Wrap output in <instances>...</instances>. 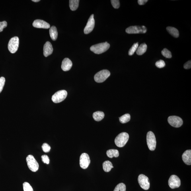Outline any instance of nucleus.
I'll list each match as a JSON object with an SVG mask.
<instances>
[{
    "label": "nucleus",
    "instance_id": "1",
    "mask_svg": "<svg viewBox=\"0 0 191 191\" xmlns=\"http://www.w3.org/2000/svg\"><path fill=\"white\" fill-rule=\"evenodd\" d=\"M110 44L106 42L94 45L91 47L90 49L95 54H100L106 52L110 48Z\"/></svg>",
    "mask_w": 191,
    "mask_h": 191
},
{
    "label": "nucleus",
    "instance_id": "2",
    "mask_svg": "<svg viewBox=\"0 0 191 191\" xmlns=\"http://www.w3.org/2000/svg\"><path fill=\"white\" fill-rule=\"evenodd\" d=\"M129 135L126 132H123L120 133L115 139V143L119 147H124L129 139Z\"/></svg>",
    "mask_w": 191,
    "mask_h": 191
},
{
    "label": "nucleus",
    "instance_id": "3",
    "mask_svg": "<svg viewBox=\"0 0 191 191\" xmlns=\"http://www.w3.org/2000/svg\"><path fill=\"white\" fill-rule=\"evenodd\" d=\"M27 163L29 168L32 172H36L39 168V165L37 161L32 155H28L26 159Z\"/></svg>",
    "mask_w": 191,
    "mask_h": 191
},
{
    "label": "nucleus",
    "instance_id": "4",
    "mask_svg": "<svg viewBox=\"0 0 191 191\" xmlns=\"http://www.w3.org/2000/svg\"><path fill=\"white\" fill-rule=\"evenodd\" d=\"M110 73L107 70H103L98 72L94 76V81L98 83L103 82L110 76Z\"/></svg>",
    "mask_w": 191,
    "mask_h": 191
},
{
    "label": "nucleus",
    "instance_id": "5",
    "mask_svg": "<svg viewBox=\"0 0 191 191\" xmlns=\"http://www.w3.org/2000/svg\"><path fill=\"white\" fill-rule=\"evenodd\" d=\"M147 142L148 146L150 150L154 151L156 148L157 142L155 135L151 131H149L147 133Z\"/></svg>",
    "mask_w": 191,
    "mask_h": 191
},
{
    "label": "nucleus",
    "instance_id": "6",
    "mask_svg": "<svg viewBox=\"0 0 191 191\" xmlns=\"http://www.w3.org/2000/svg\"><path fill=\"white\" fill-rule=\"evenodd\" d=\"M19 40L18 37H14L10 40L8 49L10 53L14 54L17 51L19 46Z\"/></svg>",
    "mask_w": 191,
    "mask_h": 191
},
{
    "label": "nucleus",
    "instance_id": "7",
    "mask_svg": "<svg viewBox=\"0 0 191 191\" xmlns=\"http://www.w3.org/2000/svg\"><path fill=\"white\" fill-rule=\"evenodd\" d=\"M67 95V92L65 90H60L52 96V101L55 103H59L64 100Z\"/></svg>",
    "mask_w": 191,
    "mask_h": 191
},
{
    "label": "nucleus",
    "instance_id": "8",
    "mask_svg": "<svg viewBox=\"0 0 191 191\" xmlns=\"http://www.w3.org/2000/svg\"><path fill=\"white\" fill-rule=\"evenodd\" d=\"M147 31V28L145 26H132L126 30V32L128 34L145 33Z\"/></svg>",
    "mask_w": 191,
    "mask_h": 191
},
{
    "label": "nucleus",
    "instance_id": "9",
    "mask_svg": "<svg viewBox=\"0 0 191 191\" xmlns=\"http://www.w3.org/2000/svg\"><path fill=\"white\" fill-rule=\"evenodd\" d=\"M139 185L141 188L145 190H148L150 186L149 180L147 176L143 174L139 175L138 179Z\"/></svg>",
    "mask_w": 191,
    "mask_h": 191
},
{
    "label": "nucleus",
    "instance_id": "10",
    "mask_svg": "<svg viewBox=\"0 0 191 191\" xmlns=\"http://www.w3.org/2000/svg\"><path fill=\"white\" fill-rule=\"evenodd\" d=\"M168 122L171 126L176 128L181 127L183 124L181 118L176 116H171L168 118Z\"/></svg>",
    "mask_w": 191,
    "mask_h": 191
},
{
    "label": "nucleus",
    "instance_id": "11",
    "mask_svg": "<svg viewBox=\"0 0 191 191\" xmlns=\"http://www.w3.org/2000/svg\"><path fill=\"white\" fill-rule=\"evenodd\" d=\"M90 163V158L89 155L86 153H82L80 157V165L84 169L89 167Z\"/></svg>",
    "mask_w": 191,
    "mask_h": 191
},
{
    "label": "nucleus",
    "instance_id": "12",
    "mask_svg": "<svg viewBox=\"0 0 191 191\" xmlns=\"http://www.w3.org/2000/svg\"><path fill=\"white\" fill-rule=\"evenodd\" d=\"M168 184L170 188L174 189L179 187L181 182L180 178L177 176L172 175L168 180Z\"/></svg>",
    "mask_w": 191,
    "mask_h": 191
},
{
    "label": "nucleus",
    "instance_id": "13",
    "mask_svg": "<svg viewBox=\"0 0 191 191\" xmlns=\"http://www.w3.org/2000/svg\"><path fill=\"white\" fill-rule=\"evenodd\" d=\"M95 25V21L94 18V14H92L88 20L87 25L84 29V33L85 34H88L93 30Z\"/></svg>",
    "mask_w": 191,
    "mask_h": 191
},
{
    "label": "nucleus",
    "instance_id": "14",
    "mask_svg": "<svg viewBox=\"0 0 191 191\" xmlns=\"http://www.w3.org/2000/svg\"><path fill=\"white\" fill-rule=\"evenodd\" d=\"M34 27L39 28L49 29L50 28V25L49 23L41 20H36L33 23Z\"/></svg>",
    "mask_w": 191,
    "mask_h": 191
},
{
    "label": "nucleus",
    "instance_id": "15",
    "mask_svg": "<svg viewBox=\"0 0 191 191\" xmlns=\"http://www.w3.org/2000/svg\"><path fill=\"white\" fill-rule=\"evenodd\" d=\"M53 48L52 44L49 42H47L44 45L43 48V54L47 57L52 54Z\"/></svg>",
    "mask_w": 191,
    "mask_h": 191
},
{
    "label": "nucleus",
    "instance_id": "16",
    "mask_svg": "<svg viewBox=\"0 0 191 191\" xmlns=\"http://www.w3.org/2000/svg\"><path fill=\"white\" fill-rule=\"evenodd\" d=\"M72 65V62L70 59L67 58H65L62 63V69L64 71H68L71 68Z\"/></svg>",
    "mask_w": 191,
    "mask_h": 191
},
{
    "label": "nucleus",
    "instance_id": "17",
    "mask_svg": "<svg viewBox=\"0 0 191 191\" xmlns=\"http://www.w3.org/2000/svg\"><path fill=\"white\" fill-rule=\"evenodd\" d=\"M183 161L187 165H191V150H188L183 154L182 155Z\"/></svg>",
    "mask_w": 191,
    "mask_h": 191
},
{
    "label": "nucleus",
    "instance_id": "18",
    "mask_svg": "<svg viewBox=\"0 0 191 191\" xmlns=\"http://www.w3.org/2000/svg\"><path fill=\"white\" fill-rule=\"evenodd\" d=\"M49 33L52 40L55 41L57 40V36H58V32H57L56 27L53 26L50 28L49 30Z\"/></svg>",
    "mask_w": 191,
    "mask_h": 191
},
{
    "label": "nucleus",
    "instance_id": "19",
    "mask_svg": "<svg viewBox=\"0 0 191 191\" xmlns=\"http://www.w3.org/2000/svg\"><path fill=\"white\" fill-rule=\"evenodd\" d=\"M167 31L174 37L177 38L179 36V32L177 29L172 27H168L166 28Z\"/></svg>",
    "mask_w": 191,
    "mask_h": 191
},
{
    "label": "nucleus",
    "instance_id": "20",
    "mask_svg": "<svg viewBox=\"0 0 191 191\" xmlns=\"http://www.w3.org/2000/svg\"><path fill=\"white\" fill-rule=\"evenodd\" d=\"M107 155L109 158H112L113 157L117 158L119 154L118 150L111 149L108 150L106 152Z\"/></svg>",
    "mask_w": 191,
    "mask_h": 191
},
{
    "label": "nucleus",
    "instance_id": "21",
    "mask_svg": "<svg viewBox=\"0 0 191 191\" xmlns=\"http://www.w3.org/2000/svg\"><path fill=\"white\" fill-rule=\"evenodd\" d=\"M104 117V114L103 112L97 111L94 112L93 114L94 119L97 122H99L103 119Z\"/></svg>",
    "mask_w": 191,
    "mask_h": 191
},
{
    "label": "nucleus",
    "instance_id": "22",
    "mask_svg": "<svg viewBox=\"0 0 191 191\" xmlns=\"http://www.w3.org/2000/svg\"><path fill=\"white\" fill-rule=\"evenodd\" d=\"M113 167L112 163L109 161H105L103 163V169L105 172H109Z\"/></svg>",
    "mask_w": 191,
    "mask_h": 191
},
{
    "label": "nucleus",
    "instance_id": "23",
    "mask_svg": "<svg viewBox=\"0 0 191 191\" xmlns=\"http://www.w3.org/2000/svg\"><path fill=\"white\" fill-rule=\"evenodd\" d=\"M147 48V45L145 43L141 44L138 47L137 51V54L138 55H143L146 51Z\"/></svg>",
    "mask_w": 191,
    "mask_h": 191
},
{
    "label": "nucleus",
    "instance_id": "24",
    "mask_svg": "<svg viewBox=\"0 0 191 191\" xmlns=\"http://www.w3.org/2000/svg\"><path fill=\"white\" fill-rule=\"evenodd\" d=\"M79 2V0H70L69 1L70 8L72 11H75L78 9Z\"/></svg>",
    "mask_w": 191,
    "mask_h": 191
},
{
    "label": "nucleus",
    "instance_id": "25",
    "mask_svg": "<svg viewBox=\"0 0 191 191\" xmlns=\"http://www.w3.org/2000/svg\"><path fill=\"white\" fill-rule=\"evenodd\" d=\"M131 119V116L130 114H126L119 118V121L122 124H125L130 121Z\"/></svg>",
    "mask_w": 191,
    "mask_h": 191
},
{
    "label": "nucleus",
    "instance_id": "26",
    "mask_svg": "<svg viewBox=\"0 0 191 191\" xmlns=\"http://www.w3.org/2000/svg\"><path fill=\"white\" fill-rule=\"evenodd\" d=\"M138 47V43H135L133 44L131 48L129 50V55L130 56H132L134 53L137 51V49Z\"/></svg>",
    "mask_w": 191,
    "mask_h": 191
},
{
    "label": "nucleus",
    "instance_id": "27",
    "mask_svg": "<svg viewBox=\"0 0 191 191\" xmlns=\"http://www.w3.org/2000/svg\"><path fill=\"white\" fill-rule=\"evenodd\" d=\"M126 185L124 183H120L116 186L114 191H126Z\"/></svg>",
    "mask_w": 191,
    "mask_h": 191
},
{
    "label": "nucleus",
    "instance_id": "28",
    "mask_svg": "<svg viewBox=\"0 0 191 191\" xmlns=\"http://www.w3.org/2000/svg\"><path fill=\"white\" fill-rule=\"evenodd\" d=\"M161 54L166 58L170 59L172 57L171 52L167 49H164L161 51Z\"/></svg>",
    "mask_w": 191,
    "mask_h": 191
},
{
    "label": "nucleus",
    "instance_id": "29",
    "mask_svg": "<svg viewBox=\"0 0 191 191\" xmlns=\"http://www.w3.org/2000/svg\"><path fill=\"white\" fill-rule=\"evenodd\" d=\"M23 186L24 191H33V189L28 183L24 182Z\"/></svg>",
    "mask_w": 191,
    "mask_h": 191
},
{
    "label": "nucleus",
    "instance_id": "30",
    "mask_svg": "<svg viewBox=\"0 0 191 191\" xmlns=\"http://www.w3.org/2000/svg\"><path fill=\"white\" fill-rule=\"evenodd\" d=\"M42 148L45 153H48L50 151L51 147L48 143H44L42 145Z\"/></svg>",
    "mask_w": 191,
    "mask_h": 191
},
{
    "label": "nucleus",
    "instance_id": "31",
    "mask_svg": "<svg viewBox=\"0 0 191 191\" xmlns=\"http://www.w3.org/2000/svg\"><path fill=\"white\" fill-rule=\"evenodd\" d=\"M155 65L158 68H163L165 66V63L163 60H160L156 62L155 63Z\"/></svg>",
    "mask_w": 191,
    "mask_h": 191
},
{
    "label": "nucleus",
    "instance_id": "32",
    "mask_svg": "<svg viewBox=\"0 0 191 191\" xmlns=\"http://www.w3.org/2000/svg\"><path fill=\"white\" fill-rule=\"evenodd\" d=\"M113 7L115 9H118L120 7V4L118 0H111V1Z\"/></svg>",
    "mask_w": 191,
    "mask_h": 191
},
{
    "label": "nucleus",
    "instance_id": "33",
    "mask_svg": "<svg viewBox=\"0 0 191 191\" xmlns=\"http://www.w3.org/2000/svg\"><path fill=\"white\" fill-rule=\"evenodd\" d=\"M5 78L1 77L0 78V93L2 91L4 86L5 85Z\"/></svg>",
    "mask_w": 191,
    "mask_h": 191
},
{
    "label": "nucleus",
    "instance_id": "34",
    "mask_svg": "<svg viewBox=\"0 0 191 191\" xmlns=\"http://www.w3.org/2000/svg\"><path fill=\"white\" fill-rule=\"evenodd\" d=\"M42 161L44 163L49 164L50 163V159L48 155H43L42 156Z\"/></svg>",
    "mask_w": 191,
    "mask_h": 191
},
{
    "label": "nucleus",
    "instance_id": "35",
    "mask_svg": "<svg viewBox=\"0 0 191 191\" xmlns=\"http://www.w3.org/2000/svg\"><path fill=\"white\" fill-rule=\"evenodd\" d=\"M7 23L6 21L0 22V32H2L4 28L7 27Z\"/></svg>",
    "mask_w": 191,
    "mask_h": 191
},
{
    "label": "nucleus",
    "instance_id": "36",
    "mask_svg": "<svg viewBox=\"0 0 191 191\" xmlns=\"http://www.w3.org/2000/svg\"><path fill=\"white\" fill-rule=\"evenodd\" d=\"M184 68L186 69H190L191 68V61H189L185 63L184 65Z\"/></svg>",
    "mask_w": 191,
    "mask_h": 191
},
{
    "label": "nucleus",
    "instance_id": "37",
    "mask_svg": "<svg viewBox=\"0 0 191 191\" xmlns=\"http://www.w3.org/2000/svg\"><path fill=\"white\" fill-rule=\"evenodd\" d=\"M148 0H138V2L139 5H143L147 2Z\"/></svg>",
    "mask_w": 191,
    "mask_h": 191
},
{
    "label": "nucleus",
    "instance_id": "38",
    "mask_svg": "<svg viewBox=\"0 0 191 191\" xmlns=\"http://www.w3.org/2000/svg\"><path fill=\"white\" fill-rule=\"evenodd\" d=\"M32 1L34 2H38L40 1V0H32Z\"/></svg>",
    "mask_w": 191,
    "mask_h": 191
}]
</instances>
